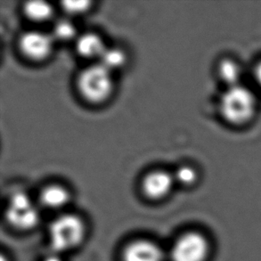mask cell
<instances>
[{
  "label": "cell",
  "instance_id": "obj_9",
  "mask_svg": "<svg viewBox=\"0 0 261 261\" xmlns=\"http://www.w3.org/2000/svg\"><path fill=\"white\" fill-rule=\"evenodd\" d=\"M217 79L221 82L224 88H231L243 84L244 68L237 58L222 57L219 58L215 66Z\"/></svg>",
  "mask_w": 261,
  "mask_h": 261
},
{
  "label": "cell",
  "instance_id": "obj_1",
  "mask_svg": "<svg viewBox=\"0 0 261 261\" xmlns=\"http://www.w3.org/2000/svg\"><path fill=\"white\" fill-rule=\"evenodd\" d=\"M258 109L256 93L244 84L224 88L218 100L219 117L230 127L247 126L254 120Z\"/></svg>",
  "mask_w": 261,
  "mask_h": 261
},
{
  "label": "cell",
  "instance_id": "obj_5",
  "mask_svg": "<svg viewBox=\"0 0 261 261\" xmlns=\"http://www.w3.org/2000/svg\"><path fill=\"white\" fill-rule=\"evenodd\" d=\"M7 219L16 229H32L39 223V212L27 194L16 193L13 194L9 201Z\"/></svg>",
  "mask_w": 261,
  "mask_h": 261
},
{
  "label": "cell",
  "instance_id": "obj_16",
  "mask_svg": "<svg viewBox=\"0 0 261 261\" xmlns=\"http://www.w3.org/2000/svg\"><path fill=\"white\" fill-rule=\"evenodd\" d=\"M91 2L85 0H78V1H64L62 2V6L64 10L71 14H79L84 13L90 7Z\"/></svg>",
  "mask_w": 261,
  "mask_h": 261
},
{
  "label": "cell",
  "instance_id": "obj_12",
  "mask_svg": "<svg viewBox=\"0 0 261 261\" xmlns=\"http://www.w3.org/2000/svg\"><path fill=\"white\" fill-rule=\"evenodd\" d=\"M24 12L33 21H45L52 16L53 8L45 1H30L25 4Z\"/></svg>",
  "mask_w": 261,
  "mask_h": 261
},
{
  "label": "cell",
  "instance_id": "obj_15",
  "mask_svg": "<svg viewBox=\"0 0 261 261\" xmlns=\"http://www.w3.org/2000/svg\"><path fill=\"white\" fill-rule=\"evenodd\" d=\"M76 33V29L72 22L68 20H60L55 24L53 36L59 40H69L72 39Z\"/></svg>",
  "mask_w": 261,
  "mask_h": 261
},
{
  "label": "cell",
  "instance_id": "obj_7",
  "mask_svg": "<svg viewBox=\"0 0 261 261\" xmlns=\"http://www.w3.org/2000/svg\"><path fill=\"white\" fill-rule=\"evenodd\" d=\"M174 176L163 170H154L145 176L142 184L144 194L153 200H159L170 194L173 187Z\"/></svg>",
  "mask_w": 261,
  "mask_h": 261
},
{
  "label": "cell",
  "instance_id": "obj_8",
  "mask_svg": "<svg viewBox=\"0 0 261 261\" xmlns=\"http://www.w3.org/2000/svg\"><path fill=\"white\" fill-rule=\"evenodd\" d=\"M163 252L152 241H134L124 249L123 261H163Z\"/></svg>",
  "mask_w": 261,
  "mask_h": 261
},
{
  "label": "cell",
  "instance_id": "obj_4",
  "mask_svg": "<svg viewBox=\"0 0 261 261\" xmlns=\"http://www.w3.org/2000/svg\"><path fill=\"white\" fill-rule=\"evenodd\" d=\"M212 243L205 233L188 231L176 239L170 251L172 261H208Z\"/></svg>",
  "mask_w": 261,
  "mask_h": 261
},
{
  "label": "cell",
  "instance_id": "obj_11",
  "mask_svg": "<svg viewBox=\"0 0 261 261\" xmlns=\"http://www.w3.org/2000/svg\"><path fill=\"white\" fill-rule=\"evenodd\" d=\"M70 194L64 187L58 185L48 186L40 194V201L46 208H60L67 204Z\"/></svg>",
  "mask_w": 261,
  "mask_h": 261
},
{
  "label": "cell",
  "instance_id": "obj_2",
  "mask_svg": "<svg viewBox=\"0 0 261 261\" xmlns=\"http://www.w3.org/2000/svg\"><path fill=\"white\" fill-rule=\"evenodd\" d=\"M85 224L80 217L64 214L53 220L49 226L51 247L57 252L77 247L85 237Z\"/></svg>",
  "mask_w": 261,
  "mask_h": 261
},
{
  "label": "cell",
  "instance_id": "obj_10",
  "mask_svg": "<svg viewBox=\"0 0 261 261\" xmlns=\"http://www.w3.org/2000/svg\"><path fill=\"white\" fill-rule=\"evenodd\" d=\"M76 46L78 53L86 58H100L106 49L102 39L95 33H86L80 37Z\"/></svg>",
  "mask_w": 261,
  "mask_h": 261
},
{
  "label": "cell",
  "instance_id": "obj_17",
  "mask_svg": "<svg viewBox=\"0 0 261 261\" xmlns=\"http://www.w3.org/2000/svg\"><path fill=\"white\" fill-rule=\"evenodd\" d=\"M252 78L255 84L261 89V59L258 60L252 69Z\"/></svg>",
  "mask_w": 261,
  "mask_h": 261
},
{
  "label": "cell",
  "instance_id": "obj_3",
  "mask_svg": "<svg viewBox=\"0 0 261 261\" xmlns=\"http://www.w3.org/2000/svg\"><path fill=\"white\" fill-rule=\"evenodd\" d=\"M81 95L92 103H100L109 98L113 92V82L109 70L102 64L88 67L82 71L78 80Z\"/></svg>",
  "mask_w": 261,
  "mask_h": 261
},
{
  "label": "cell",
  "instance_id": "obj_6",
  "mask_svg": "<svg viewBox=\"0 0 261 261\" xmlns=\"http://www.w3.org/2000/svg\"><path fill=\"white\" fill-rule=\"evenodd\" d=\"M53 37L41 32H27L20 39L22 54L34 61L46 59L53 49Z\"/></svg>",
  "mask_w": 261,
  "mask_h": 261
},
{
  "label": "cell",
  "instance_id": "obj_18",
  "mask_svg": "<svg viewBox=\"0 0 261 261\" xmlns=\"http://www.w3.org/2000/svg\"><path fill=\"white\" fill-rule=\"evenodd\" d=\"M44 261H63L58 256H48Z\"/></svg>",
  "mask_w": 261,
  "mask_h": 261
},
{
  "label": "cell",
  "instance_id": "obj_13",
  "mask_svg": "<svg viewBox=\"0 0 261 261\" xmlns=\"http://www.w3.org/2000/svg\"><path fill=\"white\" fill-rule=\"evenodd\" d=\"M100 59V64L110 71L120 68L126 61L125 54L119 48H106Z\"/></svg>",
  "mask_w": 261,
  "mask_h": 261
},
{
  "label": "cell",
  "instance_id": "obj_14",
  "mask_svg": "<svg viewBox=\"0 0 261 261\" xmlns=\"http://www.w3.org/2000/svg\"><path fill=\"white\" fill-rule=\"evenodd\" d=\"M198 172L196 169L189 165L181 166L176 170L174 178L183 186H193L197 182Z\"/></svg>",
  "mask_w": 261,
  "mask_h": 261
}]
</instances>
